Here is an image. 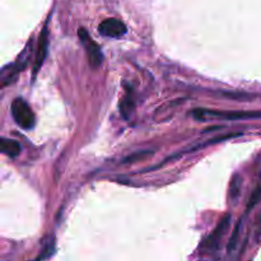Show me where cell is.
<instances>
[{
  "mask_svg": "<svg viewBox=\"0 0 261 261\" xmlns=\"http://www.w3.org/2000/svg\"><path fill=\"white\" fill-rule=\"evenodd\" d=\"M12 116L15 124L24 130H31L36 125V116L30 105L23 98H15L12 102Z\"/></svg>",
  "mask_w": 261,
  "mask_h": 261,
  "instance_id": "6da1fadb",
  "label": "cell"
},
{
  "mask_svg": "<svg viewBox=\"0 0 261 261\" xmlns=\"http://www.w3.org/2000/svg\"><path fill=\"white\" fill-rule=\"evenodd\" d=\"M78 36L81 42L83 43L84 47H86L87 55H88L89 65H91L92 68H98V66L102 64V61H103V54H102L99 46L97 45L91 37H89L88 32H87L84 28H79Z\"/></svg>",
  "mask_w": 261,
  "mask_h": 261,
  "instance_id": "7a4b0ae2",
  "label": "cell"
},
{
  "mask_svg": "<svg viewBox=\"0 0 261 261\" xmlns=\"http://www.w3.org/2000/svg\"><path fill=\"white\" fill-rule=\"evenodd\" d=\"M194 116L198 120H205L206 116L219 117V119L226 120H246V119H256L261 117V112H222V111H212V110H196L194 111Z\"/></svg>",
  "mask_w": 261,
  "mask_h": 261,
  "instance_id": "3957f363",
  "label": "cell"
},
{
  "mask_svg": "<svg viewBox=\"0 0 261 261\" xmlns=\"http://www.w3.org/2000/svg\"><path fill=\"white\" fill-rule=\"evenodd\" d=\"M98 32L99 35L105 36V37H111V38H120L127 32L126 25L124 22L116 18H109L105 19L101 24L98 25Z\"/></svg>",
  "mask_w": 261,
  "mask_h": 261,
  "instance_id": "277c9868",
  "label": "cell"
},
{
  "mask_svg": "<svg viewBox=\"0 0 261 261\" xmlns=\"http://www.w3.org/2000/svg\"><path fill=\"white\" fill-rule=\"evenodd\" d=\"M47 45H48V31L47 25H45V28L42 30L40 35V41H38L37 46V53H36V60H35V68H33V76H36L37 71L40 70V68L42 66L43 61H45L46 54H47Z\"/></svg>",
  "mask_w": 261,
  "mask_h": 261,
  "instance_id": "5b68a950",
  "label": "cell"
},
{
  "mask_svg": "<svg viewBox=\"0 0 261 261\" xmlns=\"http://www.w3.org/2000/svg\"><path fill=\"white\" fill-rule=\"evenodd\" d=\"M229 221H231V216H226L223 219H222L221 222H219V224L217 226V228L214 229L213 233H212L211 236L206 239L205 247H209V249H214V247L218 246V244H219V241H221L222 236H223V234L226 233L227 229H228Z\"/></svg>",
  "mask_w": 261,
  "mask_h": 261,
  "instance_id": "8992f818",
  "label": "cell"
},
{
  "mask_svg": "<svg viewBox=\"0 0 261 261\" xmlns=\"http://www.w3.org/2000/svg\"><path fill=\"white\" fill-rule=\"evenodd\" d=\"M135 109V101H134V94H133V89L130 87L126 88V93H125L124 98H122L121 103H120V112L125 120H129L130 116L133 115Z\"/></svg>",
  "mask_w": 261,
  "mask_h": 261,
  "instance_id": "52a82bcc",
  "label": "cell"
},
{
  "mask_svg": "<svg viewBox=\"0 0 261 261\" xmlns=\"http://www.w3.org/2000/svg\"><path fill=\"white\" fill-rule=\"evenodd\" d=\"M0 149L4 153L5 155L10 158H15L20 154L22 152V148H20V144L15 140L7 139V138H2L0 139Z\"/></svg>",
  "mask_w": 261,
  "mask_h": 261,
  "instance_id": "ba28073f",
  "label": "cell"
},
{
  "mask_svg": "<svg viewBox=\"0 0 261 261\" xmlns=\"http://www.w3.org/2000/svg\"><path fill=\"white\" fill-rule=\"evenodd\" d=\"M54 254H55V239H54V237H51V239L46 242L45 246L41 249L40 255L36 257V260L50 259Z\"/></svg>",
  "mask_w": 261,
  "mask_h": 261,
  "instance_id": "9c48e42d",
  "label": "cell"
},
{
  "mask_svg": "<svg viewBox=\"0 0 261 261\" xmlns=\"http://www.w3.org/2000/svg\"><path fill=\"white\" fill-rule=\"evenodd\" d=\"M152 154V152H149V150H147V152H138V153H134V154L129 155V157L125 158L122 162L124 163H132V162H138V161L143 160L144 157H147V155Z\"/></svg>",
  "mask_w": 261,
  "mask_h": 261,
  "instance_id": "30bf717a",
  "label": "cell"
},
{
  "mask_svg": "<svg viewBox=\"0 0 261 261\" xmlns=\"http://www.w3.org/2000/svg\"><path fill=\"white\" fill-rule=\"evenodd\" d=\"M261 199V186L256 189V190L254 191V194L251 195V198H250V201H249V205H247V211H251L252 208H254V205H256L257 203L260 201Z\"/></svg>",
  "mask_w": 261,
  "mask_h": 261,
  "instance_id": "8fae6325",
  "label": "cell"
},
{
  "mask_svg": "<svg viewBox=\"0 0 261 261\" xmlns=\"http://www.w3.org/2000/svg\"><path fill=\"white\" fill-rule=\"evenodd\" d=\"M240 227H241V223L237 224L236 229H234L233 234H232L231 240H229V242H228V247H227V249H228V252H232V251H233L234 247H236V245H237V240H239V234H240Z\"/></svg>",
  "mask_w": 261,
  "mask_h": 261,
  "instance_id": "7c38bea8",
  "label": "cell"
},
{
  "mask_svg": "<svg viewBox=\"0 0 261 261\" xmlns=\"http://www.w3.org/2000/svg\"><path fill=\"white\" fill-rule=\"evenodd\" d=\"M240 185H241V180H240L239 176H236V178H233V181H232V186H231V195H232V198L236 199L237 196H239Z\"/></svg>",
  "mask_w": 261,
  "mask_h": 261,
  "instance_id": "4fadbf2b",
  "label": "cell"
}]
</instances>
